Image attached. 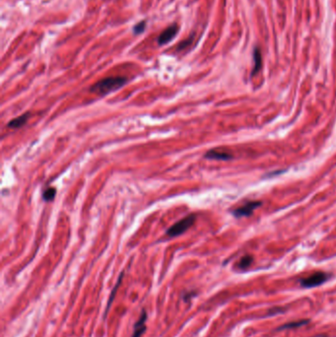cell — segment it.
Returning a JSON list of instances; mask_svg holds the SVG:
<instances>
[{"label":"cell","instance_id":"6da1fadb","mask_svg":"<svg viewBox=\"0 0 336 337\" xmlns=\"http://www.w3.org/2000/svg\"><path fill=\"white\" fill-rule=\"evenodd\" d=\"M127 82H128V79L126 77H122V76L107 77L93 84L90 88V91L97 95L105 96L110 93L118 91L119 89L124 87L127 84Z\"/></svg>","mask_w":336,"mask_h":337},{"label":"cell","instance_id":"7a4b0ae2","mask_svg":"<svg viewBox=\"0 0 336 337\" xmlns=\"http://www.w3.org/2000/svg\"><path fill=\"white\" fill-rule=\"evenodd\" d=\"M196 220H197V216L195 214H192V215L185 217L184 219L178 221L173 226H171L167 230V235L169 237L174 238V237H178V236L184 234L195 224Z\"/></svg>","mask_w":336,"mask_h":337},{"label":"cell","instance_id":"3957f363","mask_svg":"<svg viewBox=\"0 0 336 337\" xmlns=\"http://www.w3.org/2000/svg\"><path fill=\"white\" fill-rule=\"evenodd\" d=\"M329 279V275L325 272H316L306 278L301 279V285L306 288H313L322 285Z\"/></svg>","mask_w":336,"mask_h":337},{"label":"cell","instance_id":"277c9868","mask_svg":"<svg viewBox=\"0 0 336 337\" xmlns=\"http://www.w3.org/2000/svg\"><path fill=\"white\" fill-rule=\"evenodd\" d=\"M263 202H249L245 203L244 205L236 208L235 210H233V215L237 218H241V217H249L251 216L256 209H258L260 206H262Z\"/></svg>","mask_w":336,"mask_h":337},{"label":"cell","instance_id":"5b68a950","mask_svg":"<svg viewBox=\"0 0 336 337\" xmlns=\"http://www.w3.org/2000/svg\"><path fill=\"white\" fill-rule=\"evenodd\" d=\"M179 32V26L177 24H173L166 28L158 37V44L159 46H164L169 44L177 35Z\"/></svg>","mask_w":336,"mask_h":337},{"label":"cell","instance_id":"8992f818","mask_svg":"<svg viewBox=\"0 0 336 337\" xmlns=\"http://www.w3.org/2000/svg\"><path fill=\"white\" fill-rule=\"evenodd\" d=\"M146 321H147V313L145 310H142L141 315L138 321L135 323L134 333L132 337H141L146 331Z\"/></svg>","mask_w":336,"mask_h":337},{"label":"cell","instance_id":"52a82bcc","mask_svg":"<svg viewBox=\"0 0 336 337\" xmlns=\"http://www.w3.org/2000/svg\"><path fill=\"white\" fill-rule=\"evenodd\" d=\"M204 158L210 159V160L228 161V160H231L233 158V156L228 152L217 150V149H212V150H209L208 152H206V154L204 155Z\"/></svg>","mask_w":336,"mask_h":337},{"label":"cell","instance_id":"ba28073f","mask_svg":"<svg viewBox=\"0 0 336 337\" xmlns=\"http://www.w3.org/2000/svg\"><path fill=\"white\" fill-rule=\"evenodd\" d=\"M31 117V114L30 113H25L23 115H21L20 117L16 118V119H13L9 122V124L7 125V127L9 129H14V130H17V129H20L22 128L24 125L27 124L28 120L30 119Z\"/></svg>","mask_w":336,"mask_h":337},{"label":"cell","instance_id":"9c48e42d","mask_svg":"<svg viewBox=\"0 0 336 337\" xmlns=\"http://www.w3.org/2000/svg\"><path fill=\"white\" fill-rule=\"evenodd\" d=\"M123 278H124V272L121 273L120 278H119V280H118L116 286H115V287L113 288V290H112V293H111V296H110V299H109V301H108V304H107V307H106V311H105V314H104V319H106L107 316H108V313H109V311H110V309H111V306L113 305V302H114V300H115V296H116V294H117V291H118L119 287L121 286V283H122Z\"/></svg>","mask_w":336,"mask_h":337},{"label":"cell","instance_id":"30bf717a","mask_svg":"<svg viewBox=\"0 0 336 337\" xmlns=\"http://www.w3.org/2000/svg\"><path fill=\"white\" fill-rule=\"evenodd\" d=\"M254 68L252 72V76H255L260 72V70L263 67V59H262V53L259 48H256L254 51Z\"/></svg>","mask_w":336,"mask_h":337},{"label":"cell","instance_id":"8fae6325","mask_svg":"<svg viewBox=\"0 0 336 337\" xmlns=\"http://www.w3.org/2000/svg\"><path fill=\"white\" fill-rule=\"evenodd\" d=\"M57 196V190L55 188H49L43 194V199L46 202H53Z\"/></svg>","mask_w":336,"mask_h":337},{"label":"cell","instance_id":"7c38bea8","mask_svg":"<svg viewBox=\"0 0 336 337\" xmlns=\"http://www.w3.org/2000/svg\"><path fill=\"white\" fill-rule=\"evenodd\" d=\"M253 262H254V259H253V257H251V256H245V257H243L242 259H241V261H240V263H239V268L241 269V270H246V269H248L249 267H251V265L253 264Z\"/></svg>","mask_w":336,"mask_h":337},{"label":"cell","instance_id":"4fadbf2b","mask_svg":"<svg viewBox=\"0 0 336 337\" xmlns=\"http://www.w3.org/2000/svg\"><path fill=\"white\" fill-rule=\"evenodd\" d=\"M145 28H146V21L145 20L140 21L139 23H137L134 27V33L135 35L142 34L145 31Z\"/></svg>","mask_w":336,"mask_h":337},{"label":"cell","instance_id":"5bb4252c","mask_svg":"<svg viewBox=\"0 0 336 337\" xmlns=\"http://www.w3.org/2000/svg\"><path fill=\"white\" fill-rule=\"evenodd\" d=\"M194 37H195V34H193L192 37L188 38L187 40L183 41V42L178 46V51H182V50H185L186 48L190 47V45H191V44L193 43V41H194Z\"/></svg>","mask_w":336,"mask_h":337},{"label":"cell","instance_id":"9a60e30c","mask_svg":"<svg viewBox=\"0 0 336 337\" xmlns=\"http://www.w3.org/2000/svg\"><path fill=\"white\" fill-rule=\"evenodd\" d=\"M308 323V321H300V322H294L292 324H287L283 327L280 328V330H285V329H291V328H299L302 327L304 325H306Z\"/></svg>","mask_w":336,"mask_h":337},{"label":"cell","instance_id":"2e32d148","mask_svg":"<svg viewBox=\"0 0 336 337\" xmlns=\"http://www.w3.org/2000/svg\"></svg>","mask_w":336,"mask_h":337}]
</instances>
